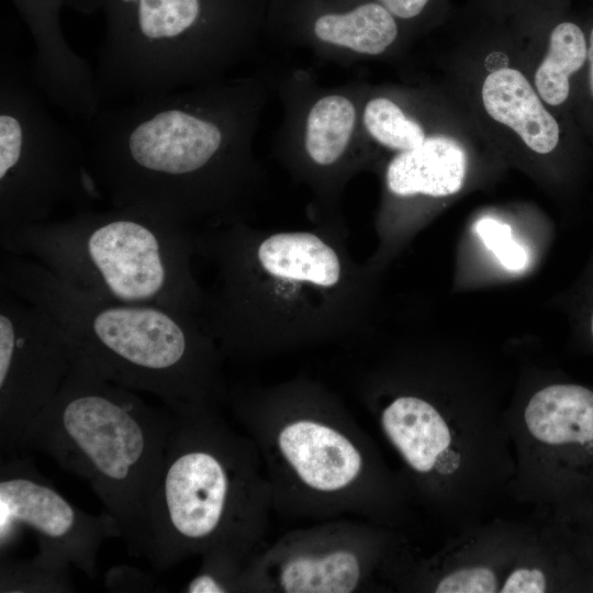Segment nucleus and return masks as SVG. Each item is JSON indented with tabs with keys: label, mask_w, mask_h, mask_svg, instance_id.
Segmentation results:
<instances>
[{
	"label": "nucleus",
	"mask_w": 593,
	"mask_h": 593,
	"mask_svg": "<svg viewBox=\"0 0 593 593\" xmlns=\"http://www.w3.org/2000/svg\"><path fill=\"white\" fill-rule=\"evenodd\" d=\"M385 8L414 37L440 18L446 0H373Z\"/></svg>",
	"instance_id": "23"
},
{
	"label": "nucleus",
	"mask_w": 593,
	"mask_h": 593,
	"mask_svg": "<svg viewBox=\"0 0 593 593\" xmlns=\"http://www.w3.org/2000/svg\"><path fill=\"white\" fill-rule=\"evenodd\" d=\"M474 231L506 269L517 271L527 266V253L514 240L510 225L492 217H482L475 222Z\"/></svg>",
	"instance_id": "22"
},
{
	"label": "nucleus",
	"mask_w": 593,
	"mask_h": 593,
	"mask_svg": "<svg viewBox=\"0 0 593 593\" xmlns=\"http://www.w3.org/2000/svg\"><path fill=\"white\" fill-rule=\"evenodd\" d=\"M34 44L31 80L54 105L83 122L101 109L94 71L68 44L61 27L66 0H12Z\"/></svg>",
	"instance_id": "16"
},
{
	"label": "nucleus",
	"mask_w": 593,
	"mask_h": 593,
	"mask_svg": "<svg viewBox=\"0 0 593 593\" xmlns=\"http://www.w3.org/2000/svg\"><path fill=\"white\" fill-rule=\"evenodd\" d=\"M512 29L533 85L556 114L573 119L574 83L588 59V31L546 7V0H516Z\"/></svg>",
	"instance_id": "15"
},
{
	"label": "nucleus",
	"mask_w": 593,
	"mask_h": 593,
	"mask_svg": "<svg viewBox=\"0 0 593 593\" xmlns=\"http://www.w3.org/2000/svg\"><path fill=\"white\" fill-rule=\"evenodd\" d=\"M4 36L0 48V232L48 221L58 206L78 211L101 197L86 144L27 83Z\"/></svg>",
	"instance_id": "9"
},
{
	"label": "nucleus",
	"mask_w": 593,
	"mask_h": 593,
	"mask_svg": "<svg viewBox=\"0 0 593 593\" xmlns=\"http://www.w3.org/2000/svg\"><path fill=\"white\" fill-rule=\"evenodd\" d=\"M192 232L111 206L0 232V244L4 253L37 261L88 295L199 315L205 290L192 269Z\"/></svg>",
	"instance_id": "6"
},
{
	"label": "nucleus",
	"mask_w": 593,
	"mask_h": 593,
	"mask_svg": "<svg viewBox=\"0 0 593 593\" xmlns=\"http://www.w3.org/2000/svg\"><path fill=\"white\" fill-rule=\"evenodd\" d=\"M361 123L371 170L381 167L385 203L459 192L471 142L485 136L462 104L434 83L370 85Z\"/></svg>",
	"instance_id": "8"
},
{
	"label": "nucleus",
	"mask_w": 593,
	"mask_h": 593,
	"mask_svg": "<svg viewBox=\"0 0 593 593\" xmlns=\"http://www.w3.org/2000/svg\"><path fill=\"white\" fill-rule=\"evenodd\" d=\"M271 0H66L101 13L102 107L210 83L257 57Z\"/></svg>",
	"instance_id": "5"
},
{
	"label": "nucleus",
	"mask_w": 593,
	"mask_h": 593,
	"mask_svg": "<svg viewBox=\"0 0 593 593\" xmlns=\"http://www.w3.org/2000/svg\"><path fill=\"white\" fill-rule=\"evenodd\" d=\"M524 416L536 439L572 451L593 473V390L574 383L548 385L532 396Z\"/></svg>",
	"instance_id": "18"
},
{
	"label": "nucleus",
	"mask_w": 593,
	"mask_h": 593,
	"mask_svg": "<svg viewBox=\"0 0 593 593\" xmlns=\"http://www.w3.org/2000/svg\"><path fill=\"white\" fill-rule=\"evenodd\" d=\"M68 571L45 567L33 558L0 563V592H69L72 591Z\"/></svg>",
	"instance_id": "21"
},
{
	"label": "nucleus",
	"mask_w": 593,
	"mask_h": 593,
	"mask_svg": "<svg viewBox=\"0 0 593 593\" xmlns=\"http://www.w3.org/2000/svg\"><path fill=\"white\" fill-rule=\"evenodd\" d=\"M359 579V559L347 550L294 557L282 566L279 577L288 593H349Z\"/></svg>",
	"instance_id": "20"
},
{
	"label": "nucleus",
	"mask_w": 593,
	"mask_h": 593,
	"mask_svg": "<svg viewBox=\"0 0 593 593\" xmlns=\"http://www.w3.org/2000/svg\"><path fill=\"white\" fill-rule=\"evenodd\" d=\"M172 424L169 409L148 405L77 353L58 393L24 433L20 451H41L85 480L128 553L146 557L148 511Z\"/></svg>",
	"instance_id": "4"
},
{
	"label": "nucleus",
	"mask_w": 593,
	"mask_h": 593,
	"mask_svg": "<svg viewBox=\"0 0 593 593\" xmlns=\"http://www.w3.org/2000/svg\"><path fill=\"white\" fill-rule=\"evenodd\" d=\"M588 59L578 77L572 98V114L584 138L593 143V22L586 26Z\"/></svg>",
	"instance_id": "24"
},
{
	"label": "nucleus",
	"mask_w": 593,
	"mask_h": 593,
	"mask_svg": "<svg viewBox=\"0 0 593 593\" xmlns=\"http://www.w3.org/2000/svg\"><path fill=\"white\" fill-rule=\"evenodd\" d=\"M30 532L38 563L68 571L76 567L88 578L98 574L103 541L120 538L114 519L104 511L89 514L67 500L29 458H7L0 468V556L8 555Z\"/></svg>",
	"instance_id": "13"
},
{
	"label": "nucleus",
	"mask_w": 593,
	"mask_h": 593,
	"mask_svg": "<svg viewBox=\"0 0 593 593\" xmlns=\"http://www.w3.org/2000/svg\"><path fill=\"white\" fill-rule=\"evenodd\" d=\"M192 237L195 256L216 270L198 318L221 353L356 335L367 323L371 268L351 256L340 214L294 230L193 227Z\"/></svg>",
	"instance_id": "2"
},
{
	"label": "nucleus",
	"mask_w": 593,
	"mask_h": 593,
	"mask_svg": "<svg viewBox=\"0 0 593 593\" xmlns=\"http://www.w3.org/2000/svg\"><path fill=\"white\" fill-rule=\"evenodd\" d=\"M269 22L284 43L345 67L399 57L413 38L373 0H280Z\"/></svg>",
	"instance_id": "14"
},
{
	"label": "nucleus",
	"mask_w": 593,
	"mask_h": 593,
	"mask_svg": "<svg viewBox=\"0 0 593 593\" xmlns=\"http://www.w3.org/2000/svg\"><path fill=\"white\" fill-rule=\"evenodd\" d=\"M385 435L405 461L417 472L428 473L451 443L448 425L424 399L402 395L382 412Z\"/></svg>",
	"instance_id": "19"
},
{
	"label": "nucleus",
	"mask_w": 593,
	"mask_h": 593,
	"mask_svg": "<svg viewBox=\"0 0 593 593\" xmlns=\"http://www.w3.org/2000/svg\"><path fill=\"white\" fill-rule=\"evenodd\" d=\"M172 414L148 511L146 558L163 571L193 553L237 546L246 514L239 445L215 427L208 410Z\"/></svg>",
	"instance_id": "7"
},
{
	"label": "nucleus",
	"mask_w": 593,
	"mask_h": 593,
	"mask_svg": "<svg viewBox=\"0 0 593 593\" xmlns=\"http://www.w3.org/2000/svg\"><path fill=\"white\" fill-rule=\"evenodd\" d=\"M105 586L112 591L144 592L150 591L153 584L141 570L128 566H118L107 572Z\"/></svg>",
	"instance_id": "26"
},
{
	"label": "nucleus",
	"mask_w": 593,
	"mask_h": 593,
	"mask_svg": "<svg viewBox=\"0 0 593 593\" xmlns=\"http://www.w3.org/2000/svg\"><path fill=\"white\" fill-rule=\"evenodd\" d=\"M68 333L44 309L0 288V449L19 455L34 418L54 400L76 360Z\"/></svg>",
	"instance_id": "12"
},
{
	"label": "nucleus",
	"mask_w": 593,
	"mask_h": 593,
	"mask_svg": "<svg viewBox=\"0 0 593 593\" xmlns=\"http://www.w3.org/2000/svg\"><path fill=\"white\" fill-rule=\"evenodd\" d=\"M368 86L365 80L322 86L304 69L277 77L282 118L273 155L293 181L310 191L313 216L339 215L346 187L360 171L370 169L361 123Z\"/></svg>",
	"instance_id": "10"
},
{
	"label": "nucleus",
	"mask_w": 593,
	"mask_h": 593,
	"mask_svg": "<svg viewBox=\"0 0 593 593\" xmlns=\"http://www.w3.org/2000/svg\"><path fill=\"white\" fill-rule=\"evenodd\" d=\"M277 77L261 68L102 107L82 136L101 195L188 227L249 221L268 182L254 146Z\"/></svg>",
	"instance_id": "1"
},
{
	"label": "nucleus",
	"mask_w": 593,
	"mask_h": 593,
	"mask_svg": "<svg viewBox=\"0 0 593 593\" xmlns=\"http://www.w3.org/2000/svg\"><path fill=\"white\" fill-rule=\"evenodd\" d=\"M465 45L456 92L486 138L514 143L550 156L574 148L583 137L573 119L556 114L537 93L511 26Z\"/></svg>",
	"instance_id": "11"
},
{
	"label": "nucleus",
	"mask_w": 593,
	"mask_h": 593,
	"mask_svg": "<svg viewBox=\"0 0 593 593\" xmlns=\"http://www.w3.org/2000/svg\"><path fill=\"white\" fill-rule=\"evenodd\" d=\"M278 445L299 478L317 491L344 489L362 467L358 449L346 436L314 421L300 419L286 425Z\"/></svg>",
	"instance_id": "17"
},
{
	"label": "nucleus",
	"mask_w": 593,
	"mask_h": 593,
	"mask_svg": "<svg viewBox=\"0 0 593 593\" xmlns=\"http://www.w3.org/2000/svg\"><path fill=\"white\" fill-rule=\"evenodd\" d=\"M547 589L544 572L536 568H518L504 581L501 593H542Z\"/></svg>",
	"instance_id": "27"
},
{
	"label": "nucleus",
	"mask_w": 593,
	"mask_h": 593,
	"mask_svg": "<svg viewBox=\"0 0 593 593\" xmlns=\"http://www.w3.org/2000/svg\"><path fill=\"white\" fill-rule=\"evenodd\" d=\"M493 570L481 567H466L444 577L435 591L438 593H493L499 590Z\"/></svg>",
	"instance_id": "25"
},
{
	"label": "nucleus",
	"mask_w": 593,
	"mask_h": 593,
	"mask_svg": "<svg viewBox=\"0 0 593 593\" xmlns=\"http://www.w3.org/2000/svg\"><path fill=\"white\" fill-rule=\"evenodd\" d=\"M0 288L48 312L105 379L158 396L172 413L208 410L221 393V350L193 313L98 299L4 251Z\"/></svg>",
	"instance_id": "3"
},
{
	"label": "nucleus",
	"mask_w": 593,
	"mask_h": 593,
	"mask_svg": "<svg viewBox=\"0 0 593 593\" xmlns=\"http://www.w3.org/2000/svg\"><path fill=\"white\" fill-rule=\"evenodd\" d=\"M592 519H593V518H592ZM592 529H593V527H592ZM591 544H593V536H592V538H591Z\"/></svg>",
	"instance_id": "28"
}]
</instances>
